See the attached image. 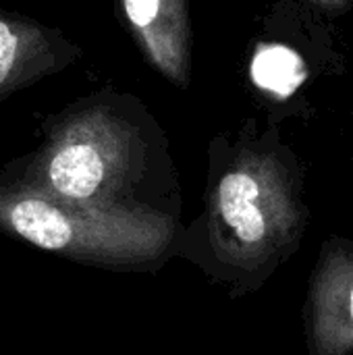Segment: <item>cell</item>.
<instances>
[{
  "label": "cell",
  "mask_w": 353,
  "mask_h": 355,
  "mask_svg": "<svg viewBox=\"0 0 353 355\" xmlns=\"http://www.w3.org/2000/svg\"><path fill=\"white\" fill-rule=\"evenodd\" d=\"M252 79L264 92L279 98L291 96L306 79V64L298 52L287 46H268L258 50L252 60Z\"/></svg>",
  "instance_id": "obj_6"
},
{
  "label": "cell",
  "mask_w": 353,
  "mask_h": 355,
  "mask_svg": "<svg viewBox=\"0 0 353 355\" xmlns=\"http://www.w3.org/2000/svg\"><path fill=\"white\" fill-rule=\"evenodd\" d=\"M308 355H353V241L325 239L302 308Z\"/></svg>",
  "instance_id": "obj_4"
},
{
  "label": "cell",
  "mask_w": 353,
  "mask_h": 355,
  "mask_svg": "<svg viewBox=\"0 0 353 355\" xmlns=\"http://www.w3.org/2000/svg\"><path fill=\"white\" fill-rule=\"evenodd\" d=\"M17 58V35L12 29L0 21V83L10 75V69Z\"/></svg>",
  "instance_id": "obj_7"
},
{
  "label": "cell",
  "mask_w": 353,
  "mask_h": 355,
  "mask_svg": "<svg viewBox=\"0 0 353 355\" xmlns=\"http://www.w3.org/2000/svg\"><path fill=\"white\" fill-rule=\"evenodd\" d=\"M308 218L298 166L277 150L243 148L212 171L204 210L181 229L175 258L241 300L295 256Z\"/></svg>",
  "instance_id": "obj_1"
},
{
  "label": "cell",
  "mask_w": 353,
  "mask_h": 355,
  "mask_svg": "<svg viewBox=\"0 0 353 355\" xmlns=\"http://www.w3.org/2000/svg\"><path fill=\"white\" fill-rule=\"evenodd\" d=\"M316 2H320V4H325L329 8H341V6L350 4L352 0H316Z\"/></svg>",
  "instance_id": "obj_8"
},
{
  "label": "cell",
  "mask_w": 353,
  "mask_h": 355,
  "mask_svg": "<svg viewBox=\"0 0 353 355\" xmlns=\"http://www.w3.org/2000/svg\"><path fill=\"white\" fill-rule=\"evenodd\" d=\"M139 173L141 168L125 141H71L48 162L46 193L69 202L148 208L131 200Z\"/></svg>",
  "instance_id": "obj_3"
},
{
  "label": "cell",
  "mask_w": 353,
  "mask_h": 355,
  "mask_svg": "<svg viewBox=\"0 0 353 355\" xmlns=\"http://www.w3.org/2000/svg\"><path fill=\"white\" fill-rule=\"evenodd\" d=\"M150 60L177 85L189 83V19L185 0H123Z\"/></svg>",
  "instance_id": "obj_5"
},
{
  "label": "cell",
  "mask_w": 353,
  "mask_h": 355,
  "mask_svg": "<svg viewBox=\"0 0 353 355\" xmlns=\"http://www.w3.org/2000/svg\"><path fill=\"white\" fill-rule=\"evenodd\" d=\"M0 225L23 241L117 272H156L181 233L177 214L112 204H83L46 191L0 193Z\"/></svg>",
  "instance_id": "obj_2"
}]
</instances>
